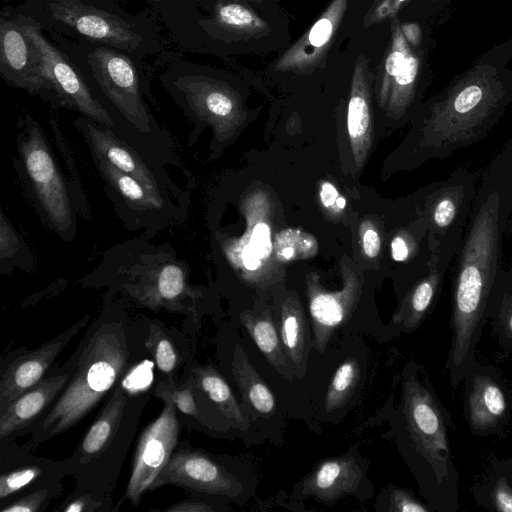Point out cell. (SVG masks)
<instances>
[{
    "label": "cell",
    "instance_id": "1",
    "mask_svg": "<svg viewBox=\"0 0 512 512\" xmlns=\"http://www.w3.org/2000/svg\"><path fill=\"white\" fill-rule=\"evenodd\" d=\"M505 233H512L511 215L500 184L488 166L477 186L455 256L449 322L451 343L444 365L453 390L477 360L476 347L487 322L490 293L503 268Z\"/></svg>",
    "mask_w": 512,
    "mask_h": 512
},
{
    "label": "cell",
    "instance_id": "2",
    "mask_svg": "<svg viewBox=\"0 0 512 512\" xmlns=\"http://www.w3.org/2000/svg\"><path fill=\"white\" fill-rule=\"evenodd\" d=\"M512 100V82L490 65L476 66L430 100L412 132L419 162L446 159L482 141Z\"/></svg>",
    "mask_w": 512,
    "mask_h": 512
},
{
    "label": "cell",
    "instance_id": "3",
    "mask_svg": "<svg viewBox=\"0 0 512 512\" xmlns=\"http://www.w3.org/2000/svg\"><path fill=\"white\" fill-rule=\"evenodd\" d=\"M401 415L422 495L434 511H458L459 473L450 441L455 426L428 374L414 362L403 373Z\"/></svg>",
    "mask_w": 512,
    "mask_h": 512
},
{
    "label": "cell",
    "instance_id": "4",
    "mask_svg": "<svg viewBox=\"0 0 512 512\" xmlns=\"http://www.w3.org/2000/svg\"><path fill=\"white\" fill-rule=\"evenodd\" d=\"M130 360L128 337L121 320H105L81 346L75 371L50 409L35 425L27 448L76 426L127 371Z\"/></svg>",
    "mask_w": 512,
    "mask_h": 512
},
{
    "label": "cell",
    "instance_id": "5",
    "mask_svg": "<svg viewBox=\"0 0 512 512\" xmlns=\"http://www.w3.org/2000/svg\"><path fill=\"white\" fill-rule=\"evenodd\" d=\"M87 59L95 81L112 106L111 130L151 159L184 170L168 132L155 121L145 104L132 61L103 47L94 49Z\"/></svg>",
    "mask_w": 512,
    "mask_h": 512
},
{
    "label": "cell",
    "instance_id": "6",
    "mask_svg": "<svg viewBox=\"0 0 512 512\" xmlns=\"http://www.w3.org/2000/svg\"><path fill=\"white\" fill-rule=\"evenodd\" d=\"M16 167L41 218L61 238L76 234L75 198L40 125L29 116L17 136Z\"/></svg>",
    "mask_w": 512,
    "mask_h": 512
},
{
    "label": "cell",
    "instance_id": "7",
    "mask_svg": "<svg viewBox=\"0 0 512 512\" xmlns=\"http://www.w3.org/2000/svg\"><path fill=\"white\" fill-rule=\"evenodd\" d=\"M476 191L474 172L462 167L426 189L421 212L434 256L455 258Z\"/></svg>",
    "mask_w": 512,
    "mask_h": 512
},
{
    "label": "cell",
    "instance_id": "8",
    "mask_svg": "<svg viewBox=\"0 0 512 512\" xmlns=\"http://www.w3.org/2000/svg\"><path fill=\"white\" fill-rule=\"evenodd\" d=\"M174 384L173 378H168L166 382L160 381L156 387L155 394L162 400L164 407L158 418L143 430L138 439L122 501L129 500L138 505L173 453L179 435V421L171 395Z\"/></svg>",
    "mask_w": 512,
    "mask_h": 512
},
{
    "label": "cell",
    "instance_id": "9",
    "mask_svg": "<svg viewBox=\"0 0 512 512\" xmlns=\"http://www.w3.org/2000/svg\"><path fill=\"white\" fill-rule=\"evenodd\" d=\"M74 126L81 132L90 151L97 153L116 169L141 182L152 192L184 203V192L171 180L163 164L146 156L110 128L80 116Z\"/></svg>",
    "mask_w": 512,
    "mask_h": 512
},
{
    "label": "cell",
    "instance_id": "10",
    "mask_svg": "<svg viewBox=\"0 0 512 512\" xmlns=\"http://www.w3.org/2000/svg\"><path fill=\"white\" fill-rule=\"evenodd\" d=\"M89 152L115 210L127 226L153 231L177 219L178 206L174 201L152 192L97 153Z\"/></svg>",
    "mask_w": 512,
    "mask_h": 512
},
{
    "label": "cell",
    "instance_id": "11",
    "mask_svg": "<svg viewBox=\"0 0 512 512\" xmlns=\"http://www.w3.org/2000/svg\"><path fill=\"white\" fill-rule=\"evenodd\" d=\"M463 410L470 433L503 435L512 412V391L498 370L478 359L463 377Z\"/></svg>",
    "mask_w": 512,
    "mask_h": 512
},
{
    "label": "cell",
    "instance_id": "12",
    "mask_svg": "<svg viewBox=\"0 0 512 512\" xmlns=\"http://www.w3.org/2000/svg\"><path fill=\"white\" fill-rule=\"evenodd\" d=\"M23 26L39 52L44 76L60 103L113 129L112 117L67 57L43 36L36 22L23 23Z\"/></svg>",
    "mask_w": 512,
    "mask_h": 512
},
{
    "label": "cell",
    "instance_id": "13",
    "mask_svg": "<svg viewBox=\"0 0 512 512\" xmlns=\"http://www.w3.org/2000/svg\"><path fill=\"white\" fill-rule=\"evenodd\" d=\"M175 86L193 120L210 125L218 141L231 136L242 119V109L237 94L229 86L203 75L179 77Z\"/></svg>",
    "mask_w": 512,
    "mask_h": 512
},
{
    "label": "cell",
    "instance_id": "14",
    "mask_svg": "<svg viewBox=\"0 0 512 512\" xmlns=\"http://www.w3.org/2000/svg\"><path fill=\"white\" fill-rule=\"evenodd\" d=\"M172 484L198 492L235 497L242 491L241 483L209 456L189 449L173 452L150 490Z\"/></svg>",
    "mask_w": 512,
    "mask_h": 512
},
{
    "label": "cell",
    "instance_id": "15",
    "mask_svg": "<svg viewBox=\"0 0 512 512\" xmlns=\"http://www.w3.org/2000/svg\"><path fill=\"white\" fill-rule=\"evenodd\" d=\"M344 285L340 291L324 289L316 277L307 279V298L313 333V344L324 352L335 331L346 323L361 295V280L351 269L342 272Z\"/></svg>",
    "mask_w": 512,
    "mask_h": 512
},
{
    "label": "cell",
    "instance_id": "16",
    "mask_svg": "<svg viewBox=\"0 0 512 512\" xmlns=\"http://www.w3.org/2000/svg\"><path fill=\"white\" fill-rule=\"evenodd\" d=\"M49 9L54 19L95 41L128 50L135 49L141 41L122 18L79 0H52Z\"/></svg>",
    "mask_w": 512,
    "mask_h": 512
},
{
    "label": "cell",
    "instance_id": "17",
    "mask_svg": "<svg viewBox=\"0 0 512 512\" xmlns=\"http://www.w3.org/2000/svg\"><path fill=\"white\" fill-rule=\"evenodd\" d=\"M0 69L9 83L30 93L53 91L44 76L39 52L23 23L1 21Z\"/></svg>",
    "mask_w": 512,
    "mask_h": 512
},
{
    "label": "cell",
    "instance_id": "18",
    "mask_svg": "<svg viewBox=\"0 0 512 512\" xmlns=\"http://www.w3.org/2000/svg\"><path fill=\"white\" fill-rule=\"evenodd\" d=\"M89 317L86 315L58 336L17 356L7 365L0 381V411L44 378L62 349L86 326Z\"/></svg>",
    "mask_w": 512,
    "mask_h": 512
},
{
    "label": "cell",
    "instance_id": "19",
    "mask_svg": "<svg viewBox=\"0 0 512 512\" xmlns=\"http://www.w3.org/2000/svg\"><path fill=\"white\" fill-rule=\"evenodd\" d=\"M348 0H331L309 30L276 61L275 70L308 73L323 60L344 17Z\"/></svg>",
    "mask_w": 512,
    "mask_h": 512
},
{
    "label": "cell",
    "instance_id": "20",
    "mask_svg": "<svg viewBox=\"0 0 512 512\" xmlns=\"http://www.w3.org/2000/svg\"><path fill=\"white\" fill-rule=\"evenodd\" d=\"M72 375L66 371L45 377L1 410L0 439L4 441L44 416Z\"/></svg>",
    "mask_w": 512,
    "mask_h": 512
},
{
    "label": "cell",
    "instance_id": "21",
    "mask_svg": "<svg viewBox=\"0 0 512 512\" xmlns=\"http://www.w3.org/2000/svg\"><path fill=\"white\" fill-rule=\"evenodd\" d=\"M452 261L453 258L448 256H435L433 264L423 276L415 281L393 315L392 324L396 328L412 332L432 312Z\"/></svg>",
    "mask_w": 512,
    "mask_h": 512
},
{
    "label": "cell",
    "instance_id": "22",
    "mask_svg": "<svg viewBox=\"0 0 512 512\" xmlns=\"http://www.w3.org/2000/svg\"><path fill=\"white\" fill-rule=\"evenodd\" d=\"M363 478L361 466L353 456L329 458L320 462L301 485V495L326 504L354 493Z\"/></svg>",
    "mask_w": 512,
    "mask_h": 512
},
{
    "label": "cell",
    "instance_id": "23",
    "mask_svg": "<svg viewBox=\"0 0 512 512\" xmlns=\"http://www.w3.org/2000/svg\"><path fill=\"white\" fill-rule=\"evenodd\" d=\"M128 400V392L119 381L71 458L75 472L77 466L94 462L112 444L119 433L122 419L128 408Z\"/></svg>",
    "mask_w": 512,
    "mask_h": 512
},
{
    "label": "cell",
    "instance_id": "24",
    "mask_svg": "<svg viewBox=\"0 0 512 512\" xmlns=\"http://www.w3.org/2000/svg\"><path fill=\"white\" fill-rule=\"evenodd\" d=\"M347 129L355 163L361 167L372 142L368 62L360 55L354 65L347 110Z\"/></svg>",
    "mask_w": 512,
    "mask_h": 512
},
{
    "label": "cell",
    "instance_id": "25",
    "mask_svg": "<svg viewBox=\"0 0 512 512\" xmlns=\"http://www.w3.org/2000/svg\"><path fill=\"white\" fill-rule=\"evenodd\" d=\"M279 330L282 347L294 375L302 378L307 369L311 335L303 307L295 295L287 297L282 304Z\"/></svg>",
    "mask_w": 512,
    "mask_h": 512
},
{
    "label": "cell",
    "instance_id": "26",
    "mask_svg": "<svg viewBox=\"0 0 512 512\" xmlns=\"http://www.w3.org/2000/svg\"><path fill=\"white\" fill-rule=\"evenodd\" d=\"M75 472L72 460L51 461L43 458L3 472L0 477V500L3 501L24 489L39 488Z\"/></svg>",
    "mask_w": 512,
    "mask_h": 512
},
{
    "label": "cell",
    "instance_id": "27",
    "mask_svg": "<svg viewBox=\"0 0 512 512\" xmlns=\"http://www.w3.org/2000/svg\"><path fill=\"white\" fill-rule=\"evenodd\" d=\"M477 505L490 512H512V458L495 461L471 486Z\"/></svg>",
    "mask_w": 512,
    "mask_h": 512
},
{
    "label": "cell",
    "instance_id": "28",
    "mask_svg": "<svg viewBox=\"0 0 512 512\" xmlns=\"http://www.w3.org/2000/svg\"><path fill=\"white\" fill-rule=\"evenodd\" d=\"M240 320L270 365L281 376L291 381L294 372L290 368L282 347L280 335H278L275 323L269 312L254 313L244 311L240 315Z\"/></svg>",
    "mask_w": 512,
    "mask_h": 512
},
{
    "label": "cell",
    "instance_id": "29",
    "mask_svg": "<svg viewBox=\"0 0 512 512\" xmlns=\"http://www.w3.org/2000/svg\"><path fill=\"white\" fill-rule=\"evenodd\" d=\"M231 370L243 401L261 415H272L275 411V397L240 344L235 345Z\"/></svg>",
    "mask_w": 512,
    "mask_h": 512
},
{
    "label": "cell",
    "instance_id": "30",
    "mask_svg": "<svg viewBox=\"0 0 512 512\" xmlns=\"http://www.w3.org/2000/svg\"><path fill=\"white\" fill-rule=\"evenodd\" d=\"M502 350L512 353V266L499 272L490 293L487 321Z\"/></svg>",
    "mask_w": 512,
    "mask_h": 512
},
{
    "label": "cell",
    "instance_id": "31",
    "mask_svg": "<svg viewBox=\"0 0 512 512\" xmlns=\"http://www.w3.org/2000/svg\"><path fill=\"white\" fill-rule=\"evenodd\" d=\"M152 284H147V290L152 287V292L145 299V303L156 304L166 309L180 310V301L185 297L193 296L188 287L184 269L176 261L164 262L155 271Z\"/></svg>",
    "mask_w": 512,
    "mask_h": 512
},
{
    "label": "cell",
    "instance_id": "32",
    "mask_svg": "<svg viewBox=\"0 0 512 512\" xmlns=\"http://www.w3.org/2000/svg\"><path fill=\"white\" fill-rule=\"evenodd\" d=\"M197 386L237 428L244 430L248 422L230 386L212 366H201L193 370Z\"/></svg>",
    "mask_w": 512,
    "mask_h": 512
},
{
    "label": "cell",
    "instance_id": "33",
    "mask_svg": "<svg viewBox=\"0 0 512 512\" xmlns=\"http://www.w3.org/2000/svg\"><path fill=\"white\" fill-rule=\"evenodd\" d=\"M419 66L418 55L410 51L392 80L385 106L387 115L394 120L402 118L415 99Z\"/></svg>",
    "mask_w": 512,
    "mask_h": 512
},
{
    "label": "cell",
    "instance_id": "34",
    "mask_svg": "<svg viewBox=\"0 0 512 512\" xmlns=\"http://www.w3.org/2000/svg\"><path fill=\"white\" fill-rule=\"evenodd\" d=\"M216 23L229 31L262 36L267 33V23L249 7L231 0H219L215 6Z\"/></svg>",
    "mask_w": 512,
    "mask_h": 512
},
{
    "label": "cell",
    "instance_id": "35",
    "mask_svg": "<svg viewBox=\"0 0 512 512\" xmlns=\"http://www.w3.org/2000/svg\"><path fill=\"white\" fill-rule=\"evenodd\" d=\"M411 49L404 37L396 16L391 20V42L382 63L380 81L378 84L379 105L385 106L392 80L402 68Z\"/></svg>",
    "mask_w": 512,
    "mask_h": 512
},
{
    "label": "cell",
    "instance_id": "36",
    "mask_svg": "<svg viewBox=\"0 0 512 512\" xmlns=\"http://www.w3.org/2000/svg\"><path fill=\"white\" fill-rule=\"evenodd\" d=\"M361 370L356 358L345 359L336 369L324 398L326 412L342 408L359 384Z\"/></svg>",
    "mask_w": 512,
    "mask_h": 512
},
{
    "label": "cell",
    "instance_id": "37",
    "mask_svg": "<svg viewBox=\"0 0 512 512\" xmlns=\"http://www.w3.org/2000/svg\"><path fill=\"white\" fill-rule=\"evenodd\" d=\"M273 249L279 262H289L314 256L318 244L313 235L300 229L288 228L276 234Z\"/></svg>",
    "mask_w": 512,
    "mask_h": 512
},
{
    "label": "cell",
    "instance_id": "38",
    "mask_svg": "<svg viewBox=\"0 0 512 512\" xmlns=\"http://www.w3.org/2000/svg\"><path fill=\"white\" fill-rule=\"evenodd\" d=\"M144 347L152 354L157 368L173 378V372L178 366V352L165 332L156 324H151Z\"/></svg>",
    "mask_w": 512,
    "mask_h": 512
},
{
    "label": "cell",
    "instance_id": "39",
    "mask_svg": "<svg viewBox=\"0 0 512 512\" xmlns=\"http://www.w3.org/2000/svg\"><path fill=\"white\" fill-rule=\"evenodd\" d=\"M60 480L49 482L29 491L20 498L3 506L1 512H39L44 511L50 501L62 492Z\"/></svg>",
    "mask_w": 512,
    "mask_h": 512
},
{
    "label": "cell",
    "instance_id": "40",
    "mask_svg": "<svg viewBox=\"0 0 512 512\" xmlns=\"http://www.w3.org/2000/svg\"><path fill=\"white\" fill-rule=\"evenodd\" d=\"M387 509L392 512H433V508L419 500L410 490L393 486L389 491Z\"/></svg>",
    "mask_w": 512,
    "mask_h": 512
},
{
    "label": "cell",
    "instance_id": "41",
    "mask_svg": "<svg viewBox=\"0 0 512 512\" xmlns=\"http://www.w3.org/2000/svg\"><path fill=\"white\" fill-rule=\"evenodd\" d=\"M111 503L110 496L98 498L95 495L77 492L70 495L57 509L63 512H95L104 511L109 508L106 505Z\"/></svg>",
    "mask_w": 512,
    "mask_h": 512
},
{
    "label": "cell",
    "instance_id": "42",
    "mask_svg": "<svg viewBox=\"0 0 512 512\" xmlns=\"http://www.w3.org/2000/svg\"><path fill=\"white\" fill-rule=\"evenodd\" d=\"M1 241H0V260L2 264L5 261L13 260L19 251L22 243L19 235L11 226L9 221L5 218L4 214L1 213Z\"/></svg>",
    "mask_w": 512,
    "mask_h": 512
},
{
    "label": "cell",
    "instance_id": "43",
    "mask_svg": "<svg viewBox=\"0 0 512 512\" xmlns=\"http://www.w3.org/2000/svg\"><path fill=\"white\" fill-rule=\"evenodd\" d=\"M191 378L180 387H176L175 384L172 387L171 395L175 407L183 414L198 417L199 410L195 404L193 392L191 388Z\"/></svg>",
    "mask_w": 512,
    "mask_h": 512
},
{
    "label": "cell",
    "instance_id": "44",
    "mask_svg": "<svg viewBox=\"0 0 512 512\" xmlns=\"http://www.w3.org/2000/svg\"><path fill=\"white\" fill-rule=\"evenodd\" d=\"M249 244L262 260L271 254L273 246L271 243L270 228L266 223L259 222L253 227Z\"/></svg>",
    "mask_w": 512,
    "mask_h": 512
},
{
    "label": "cell",
    "instance_id": "45",
    "mask_svg": "<svg viewBox=\"0 0 512 512\" xmlns=\"http://www.w3.org/2000/svg\"><path fill=\"white\" fill-rule=\"evenodd\" d=\"M359 232L364 254L370 259L376 258L381 249V240L375 227L370 221H363Z\"/></svg>",
    "mask_w": 512,
    "mask_h": 512
},
{
    "label": "cell",
    "instance_id": "46",
    "mask_svg": "<svg viewBox=\"0 0 512 512\" xmlns=\"http://www.w3.org/2000/svg\"><path fill=\"white\" fill-rule=\"evenodd\" d=\"M405 0H378L366 15L365 26L378 23L387 17L395 16Z\"/></svg>",
    "mask_w": 512,
    "mask_h": 512
},
{
    "label": "cell",
    "instance_id": "47",
    "mask_svg": "<svg viewBox=\"0 0 512 512\" xmlns=\"http://www.w3.org/2000/svg\"><path fill=\"white\" fill-rule=\"evenodd\" d=\"M168 512H213L214 509L206 503L186 500L175 503L165 509Z\"/></svg>",
    "mask_w": 512,
    "mask_h": 512
},
{
    "label": "cell",
    "instance_id": "48",
    "mask_svg": "<svg viewBox=\"0 0 512 512\" xmlns=\"http://www.w3.org/2000/svg\"><path fill=\"white\" fill-rule=\"evenodd\" d=\"M339 195L336 187L332 183L328 181L322 183L320 188V200L326 209L330 210L335 207V210H337L336 201Z\"/></svg>",
    "mask_w": 512,
    "mask_h": 512
},
{
    "label": "cell",
    "instance_id": "49",
    "mask_svg": "<svg viewBox=\"0 0 512 512\" xmlns=\"http://www.w3.org/2000/svg\"><path fill=\"white\" fill-rule=\"evenodd\" d=\"M240 255L245 269L249 271H255L261 267L262 259L250 244L243 246Z\"/></svg>",
    "mask_w": 512,
    "mask_h": 512
},
{
    "label": "cell",
    "instance_id": "50",
    "mask_svg": "<svg viewBox=\"0 0 512 512\" xmlns=\"http://www.w3.org/2000/svg\"><path fill=\"white\" fill-rule=\"evenodd\" d=\"M400 27L408 43L413 46H417L420 43L421 31L416 23L400 24Z\"/></svg>",
    "mask_w": 512,
    "mask_h": 512
},
{
    "label": "cell",
    "instance_id": "51",
    "mask_svg": "<svg viewBox=\"0 0 512 512\" xmlns=\"http://www.w3.org/2000/svg\"><path fill=\"white\" fill-rule=\"evenodd\" d=\"M336 207H337V210H339V211H342L345 209L346 199L342 195H339V197L337 198Z\"/></svg>",
    "mask_w": 512,
    "mask_h": 512
},
{
    "label": "cell",
    "instance_id": "52",
    "mask_svg": "<svg viewBox=\"0 0 512 512\" xmlns=\"http://www.w3.org/2000/svg\"><path fill=\"white\" fill-rule=\"evenodd\" d=\"M248 1H251V2L256 3V4H260L263 0H248Z\"/></svg>",
    "mask_w": 512,
    "mask_h": 512
}]
</instances>
